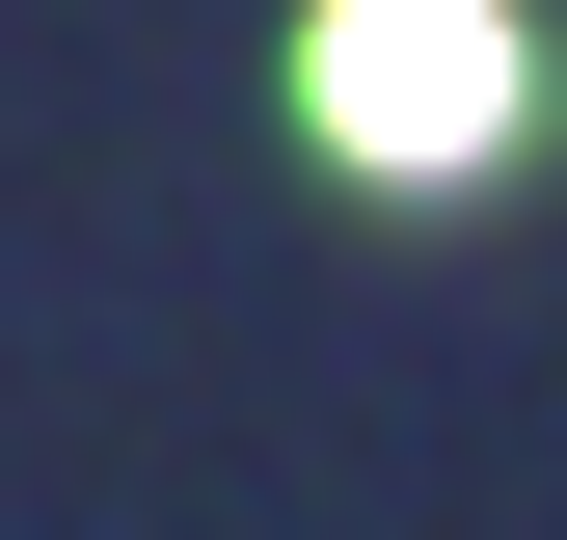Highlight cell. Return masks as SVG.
<instances>
[{
	"label": "cell",
	"instance_id": "1",
	"mask_svg": "<svg viewBox=\"0 0 567 540\" xmlns=\"http://www.w3.org/2000/svg\"><path fill=\"white\" fill-rule=\"evenodd\" d=\"M298 108L379 189H460V163H514L540 54H514V0H324V28H298Z\"/></svg>",
	"mask_w": 567,
	"mask_h": 540
}]
</instances>
